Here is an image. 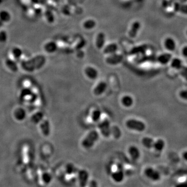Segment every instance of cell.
Returning <instances> with one entry per match:
<instances>
[{"instance_id":"obj_6","label":"cell","mask_w":187,"mask_h":187,"mask_svg":"<svg viewBox=\"0 0 187 187\" xmlns=\"http://www.w3.org/2000/svg\"><path fill=\"white\" fill-rule=\"evenodd\" d=\"M43 51L47 54H54L58 50V47L55 40H47L42 45Z\"/></svg>"},{"instance_id":"obj_38","label":"cell","mask_w":187,"mask_h":187,"mask_svg":"<svg viewBox=\"0 0 187 187\" xmlns=\"http://www.w3.org/2000/svg\"><path fill=\"white\" fill-rule=\"evenodd\" d=\"M179 95L182 99L186 100L187 98V90H183L179 93Z\"/></svg>"},{"instance_id":"obj_15","label":"cell","mask_w":187,"mask_h":187,"mask_svg":"<svg viewBox=\"0 0 187 187\" xmlns=\"http://www.w3.org/2000/svg\"><path fill=\"white\" fill-rule=\"evenodd\" d=\"M172 58V54L168 51L159 55L157 57V60L161 65H165L169 63Z\"/></svg>"},{"instance_id":"obj_34","label":"cell","mask_w":187,"mask_h":187,"mask_svg":"<svg viewBox=\"0 0 187 187\" xmlns=\"http://www.w3.org/2000/svg\"><path fill=\"white\" fill-rule=\"evenodd\" d=\"M15 116L17 119L18 120H22L26 116V112L22 109H17L15 112Z\"/></svg>"},{"instance_id":"obj_8","label":"cell","mask_w":187,"mask_h":187,"mask_svg":"<svg viewBox=\"0 0 187 187\" xmlns=\"http://www.w3.org/2000/svg\"><path fill=\"white\" fill-rule=\"evenodd\" d=\"M141 25L140 22L136 20L133 22L131 25L129 30L128 32V37L131 39H135L137 36L139 31L140 30Z\"/></svg>"},{"instance_id":"obj_9","label":"cell","mask_w":187,"mask_h":187,"mask_svg":"<svg viewBox=\"0 0 187 187\" xmlns=\"http://www.w3.org/2000/svg\"><path fill=\"white\" fill-rule=\"evenodd\" d=\"M163 46L165 50L169 52H173L176 49L177 43L176 40L172 37H166L163 41Z\"/></svg>"},{"instance_id":"obj_36","label":"cell","mask_w":187,"mask_h":187,"mask_svg":"<svg viewBox=\"0 0 187 187\" xmlns=\"http://www.w3.org/2000/svg\"><path fill=\"white\" fill-rule=\"evenodd\" d=\"M43 113L41 112H39L34 114L33 116H32V120L33 122L37 123L40 122L42 121V120L43 119Z\"/></svg>"},{"instance_id":"obj_24","label":"cell","mask_w":187,"mask_h":187,"mask_svg":"<svg viewBox=\"0 0 187 187\" xmlns=\"http://www.w3.org/2000/svg\"><path fill=\"white\" fill-rule=\"evenodd\" d=\"M40 128L44 135L46 136L49 135L50 132V124L48 120H42L41 123L40 124Z\"/></svg>"},{"instance_id":"obj_33","label":"cell","mask_w":187,"mask_h":187,"mask_svg":"<svg viewBox=\"0 0 187 187\" xmlns=\"http://www.w3.org/2000/svg\"><path fill=\"white\" fill-rule=\"evenodd\" d=\"M8 40V34L4 29L0 30V44H4Z\"/></svg>"},{"instance_id":"obj_2","label":"cell","mask_w":187,"mask_h":187,"mask_svg":"<svg viewBox=\"0 0 187 187\" xmlns=\"http://www.w3.org/2000/svg\"><path fill=\"white\" fill-rule=\"evenodd\" d=\"M99 137L100 135L97 131L95 130L91 131L82 141V146L85 149H90L93 147Z\"/></svg>"},{"instance_id":"obj_19","label":"cell","mask_w":187,"mask_h":187,"mask_svg":"<svg viewBox=\"0 0 187 187\" xmlns=\"http://www.w3.org/2000/svg\"><path fill=\"white\" fill-rule=\"evenodd\" d=\"M107 88V84L104 81L100 82L94 88L93 92L95 95L100 96L105 92Z\"/></svg>"},{"instance_id":"obj_28","label":"cell","mask_w":187,"mask_h":187,"mask_svg":"<svg viewBox=\"0 0 187 187\" xmlns=\"http://www.w3.org/2000/svg\"><path fill=\"white\" fill-rule=\"evenodd\" d=\"M165 146V142L164 141V140L162 139H157V140L154 141V144L153 147L154 149L157 151L160 152L164 149V147Z\"/></svg>"},{"instance_id":"obj_35","label":"cell","mask_w":187,"mask_h":187,"mask_svg":"<svg viewBox=\"0 0 187 187\" xmlns=\"http://www.w3.org/2000/svg\"><path fill=\"white\" fill-rule=\"evenodd\" d=\"M77 171V169L73 164L69 163L67 164L66 167V172L68 175H71V174L75 173Z\"/></svg>"},{"instance_id":"obj_22","label":"cell","mask_w":187,"mask_h":187,"mask_svg":"<svg viewBox=\"0 0 187 187\" xmlns=\"http://www.w3.org/2000/svg\"><path fill=\"white\" fill-rule=\"evenodd\" d=\"M96 22L94 19L91 18L87 19L84 20L82 23V26L85 30H91L96 26Z\"/></svg>"},{"instance_id":"obj_37","label":"cell","mask_w":187,"mask_h":187,"mask_svg":"<svg viewBox=\"0 0 187 187\" xmlns=\"http://www.w3.org/2000/svg\"><path fill=\"white\" fill-rule=\"evenodd\" d=\"M181 53L182 56L184 57L185 58H187V46L186 45H184V47H182L181 50Z\"/></svg>"},{"instance_id":"obj_5","label":"cell","mask_w":187,"mask_h":187,"mask_svg":"<svg viewBox=\"0 0 187 187\" xmlns=\"http://www.w3.org/2000/svg\"><path fill=\"white\" fill-rule=\"evenodd\" d=\"M98 128L101 134L105 137H108L111 134V128L110 123L108 119H104L98 125Z\"/></svg>"},{"instance_id":"obj_12","label":"cell","mask_w":187,"mask_h":187,"mask_svg":"<svg viewBox=\"0 0 187 187\" xmlns=\"http://www.w3.org/2000/svg\"><path fill=\"white\" fill-rule=\"evenodd\" d=\"M89 178V174L87 171L82 169L78 172V180L79 185L81 187H85L87 184Z\"/></svg>"},{"instance_id":"obj_11","label":"cell","mask_w":187,"mask_h":187,"mask_svg":"<svg viewBox=\"0 0 187 187\" xmlns=\"http://www.w3.org/2000/svg\"><path fill=\"white\" fill-rule=\"evenodd\" d=\"M41 16L43 17L45 22L49 25H51L55 22V16L54 13H53V10L46 7Z\"/></svg>"},{"instance_id":"obj_26","label":"cell","mask_w":187,"mask_h":187,"mask_svg":"<svg viewBox=\"0 0 187 187\" xmlns=\"http://www.w3.org/2000/svg\"><path fill=\"white\" fill-rule=\"evenodd\" d=\"M121 103L123 106L126 108H129L132 106L134 104V100L132 97L129 95H125L122 98Z\"/></svg>"},{"instance_id":"obj_25","label":"cell","mask_w":187,"mask_h":187,"mask_svg":"<svg viewBox=\"0 0 187 187\" xmlns=\"http://www.w3.org/2000/svg\"><path fill=\"white\" fill-rule=\"evenodd\" d=\"M171 66L174 69L181 70L183 67V63L182 60L179 58H173L170 61Z\"/></svg>"},{"instance_id":"obj_27","label":"cell","mask_w":187,"mask_h":187,"mask_svg":"<svg viewBox=\"0 0 187 187\" xmlns=\"http://www.w3.org/2000/svg\"><path fill=\"white\" fill-rule=\"evenodd\" d=\"M58 0H45L44 5H45V7L49 8L51 10H54L58 8Z\"/></svg>"},{"instance_id":"obj_39","label":"cell","mask_w":187,"mask_h":187,"mask_svg":"<svg viewBox=\"0 0 187 187\" xmlns=\"http://www.w3.org/2000/svg\"><path fill=\"white\" fill-rule=\"evenodd\" d=\"M89 187H98V186L96 181H91L89 184Z\"/></svg>"},{"instance_id":"obj_4","label":"cell","mask_w":187,"mask_h":187,"mask_svg":"<svg viewBox=\"0 0 187 187\" xmlns=\"http://www.w3.org/2000/svg\"><path fill=\"white\" fill-rule=\"evenodd\" d=\"M124 59V56L122 54L118 53H114L111 55H108L106 59V63L111 66H116L121 63Z\"/></svg>"},{"instance_id":"obj_31","label":"cell","mask_w":187,"mask_h":187,"mask_svg":"<svg viewBox=\"0 0 187 187\" xmlns=\"http://www.w3.org/2000/svg\"><path fill=\"white\" fill-rule=\"evenodd\" d=\"M101 114H102V113H101V111L100 110H95L91 113V120L95 123L99 122L100 119H101Z\"/></svg>"},{"instance_id":"obj_42","label":"cell","mask_w":187,"mask_h":187,"mask_svg":"<svg viewBox=\"0 0 187 187\" xmlns=\"http://www.w3.org/2000/svg\"><path fill=\"white\" fill-rule=\"evenodd\" d=\"M2 1H4V0H2Z\"/></svg>"},{"instance_id":"obj_23","label":"cell","mask_w":187,"mask_h":187,"mask_svg":"<svg viewBox=\"0 0 187 187\" xmlns=\"http://www.w3.org/2000/svg\"><path fill=\"white\" fill-rule=\"evenodd\" d=\"M5 63L8 69L10 70L13 72H17L18 71V67L16 61L15 60L8 57L5 59Z\"/></svg>"},{"instance_id":"obj_10","label":"cell","mask_w":187,"mask_h":187,"mask_svg":"<svg viewBox=\"0 0 187 187\" xmlns=\"http://www.w3.org/2000/svg\"><path fill=\"white\" fill-rule=\"evenodd\" d=\"M144 173L148 178L154 181H159L161 178V175L159 172L152 167H148L145 169Z\"/></svg>"},{"instance_id":"obj_7","label":"cell","mask_w":187,"mask_h":187,"mask_svg":"<svg viewBox=\"0 0 187 187\" xmlns=\"http://www.w3.org/2000/svg\"><path fill=\"white\" fill-rule=\"evenodd\" d=\"M8 54H9L8 58L16 61L18 60L21 59V58H22L23 55V50L20 47L15 46L10 48Z\"/></svg>"},{"instance_id":"obj_18","label":"cell","mask_w":187,"mask_h":187,"mask_svg":"<svg viewBox=\"0 0 187 187\" xmlns=\"http://www.w3.org/2000/svg\"><path fill=\"white\" fill-rule=\"evenodd\" d=\"M85 74L91 79H96L98 76V72L96 68L91 66L86 67L84 69Z\"/></svg>"},{"instance_id":"obj_20","label":"cell","mask_w":187,"mask_h":187,"mask_svg":"<svg viewBox=\"0 0 187 187\" xmlns=\"http://www.w3.org/2000/svg\"><path fill=\"white\" fill-rule=\"evenodd\" d=\"M12 20V15L10 12L6 10H0V22L8 23Z\"/></svg>"},{"instance_id":"obj_1","label":"cell","mask_w":187,"mask_h":187,"mask_svg":"<svg viewBox=\"0 0 187 187\" xmlns=\"http://www.w3.org/2000/svg\"><path fill=\"white\" fill-rule=\"evenodd\" d=\"M46 58L43 55H37L35 56L22 60L21 66L25 71L33 72L40 69L45 65Z\"/></svg>"},{"instance_id":"obj_41","label":"cell","mask_w":187,"mask_h":187,"mask_svg":"<svg viewBox=\"0 0 187 187\" xmlns=\"http://www.w3.org/2000/svg\"><path fill=\"white\" fill-rule=\"evenodd\" d=\"M183 157H184V159L185 160H187V152L186 151H185V152H184V154H183Z\"/></svg>"},{"instance_id":"obj_16","label":"cell","mask_w":187,"mask_h":187,"mask_svg":"<svg viewBox=\"0 0 187 187\" xmlns=\"http://www.w3.org/2000/svg\"><path fill=\"white\" fill-rule=\"evenodd\" d=\"M25 14L26 16L30 20H35L40 16L38 13L32 6L25 8Z\"/></svg>"},{"instance_id":"obj_14","label":"cell","mask_w":187,"mask_h":187,"mask_svg":"<svg viewBox=\"0 0 187 187\" xmlns=\"http://www.w3.org/2000/svg\"><path fill=\"white\" fill-rule=\"evenodd\" d=\"M103 49V53L105 55H109L118 52L119 47L116 43H109L107 45H104Z\"/></svg>"},{"instance_id":"obj_30","label":"cell","mask_w":187,"mask_h":187,"mask_svg":"<svg viewBox=\"0 0 187 187\" xmlns=\"http://www.w3.org/2000/svg\"><path fill=\"white\" fill-rule=\"evenodd\" d=\"M41 180L43 184H45L46 185H48L53 181V177L50 173L45 172L42 175Z\"/></svg>"},{"instance_id":"obj_21","label":"cell","mask_w":187,"mask_h":187,"mask_svg":"<svg viewBox=\"0 0 187 187\" xmlns=\"http://www.w3.org/2000/svg\"><path fill=\"white\" fill-rule=\"evenodd\" d=\"M128 153L133 160L136 161L140 156V152L139 149L135 146H132L128 148Z\"/></svg>"},{"instance_id":"obj_29","label":"cell","mask_w":187,"mask_h":187,"mask_svg":"<svg viewBox=\"0 0 187 187\" xmlns=\"http://www.w3.org/2000/svg\"><path fill=\"white\" fill-rule=\"evenodd\" d=\"M141 142L144 147L147 148V149H151L153 147L154 140L152 138L145 137L142 138Z\"/></svg>"},{"instance_id":"obj_32","label":"cell","mask_w":187,"mask_h":187,"mask_svg":"<svg viewBox=\"0 0 187 187\" xmlns=\"http://www.w3.org/2000/svg\"><path fill=\"white\" fill-rule=\"evenodd\" d=\"M38 1V0H18L20 5L25 8L31 6L32 5H33Z\"/></svg>"},{"instance_id":"obj_40","label":"cell","mask_w":187,"mask_h":187,"mask_svg":"<svg viewBox=\"0 0 187 187\" xmlns=\"http://www.w3.org/2000/svg\"><path fill=\"white\" fill-rule=\"evenodd\" d=\"M176 187H187V182H181L179 184H177V185H176Z\"/></svg>"},{"instance_id":"obj_13","label":"cell","mask_w":187,"mask_h":187,"mask_svg":"<svg viewBox=\"0 0 187 187\" xmlns=\"http://www.w3.org/2000/svg\"><path fill=\"white\" fill-rule=\"evenodd\" d=\"M106 41V37L105 33L103 32H100L96 35L95 38V47L99 50H101L104 48L105 45Z\"/></svg>"},{"instance_id":"obj_17","label":"cell","mask_w":187,"mask_h":187,"mask_svg":"<svg viewBox=\"0 0 187 187\" xmlns=\"http://www.w3.org/2000/svg\"><path fill=\"white\" fill-rule=\"evenodd\" d=\"M112 178L113 180L116 182H121L123 181L124 174L122 166L120 165L118 166V170L113 173L112 174Z\"/></svg>"},{"instance_id":"obj_3","label":"cell","mask_w":187,"mask_h":187,"mask_svg":"<svg viewBox=\"0 0 187 187\" xmlns=\"http://www.w3.org/2000/svg\"><path fill=\"white\" fill-rule=\"evenodd\" d=\"M125 124L128 129L138 132H142L146 129V124H144V123L138 120L134 119L128 120Z\"/></svg>"}]
</instances>
